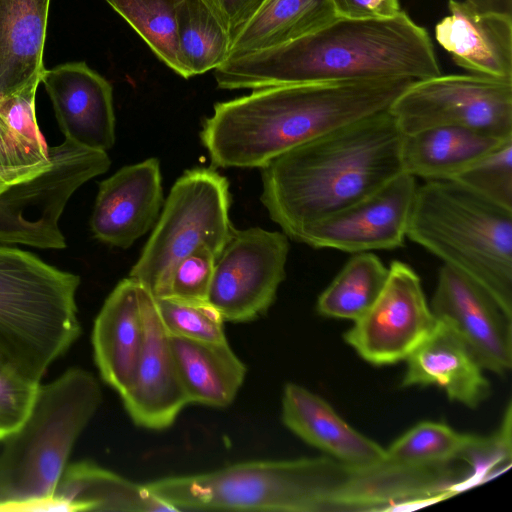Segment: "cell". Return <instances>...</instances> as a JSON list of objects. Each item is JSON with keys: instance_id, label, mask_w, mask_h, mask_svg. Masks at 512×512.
<instances>
[{"instance_id": "1", "label": "cell", "mask_w": 512, "mask_h": 512, "mask_svg": "<svg viewBox=\"0 0 512 512\" xmlns=\"http://www.w3.org/2000/svg\"><path fill=\"white\" fill-rule=\"evenodd\" d=\"M441 75L425 28L404 11L389 18L337 17L292 42L230 57L214 69L221 89Z\"/></svg>"}, {"instance_id": "2", "label": "cell", "mask_w": 512, "mask_h": 512, "mask_svg": "<svg viewBox=\"0 0 512 512\" xmlns=\"http://www.w3.org/2000/svg\"><path fill=\"white\" fill-rule=\"evenodd\" d=\"M415 80L289 84L218 102L200 139L214 167L262 168L333 129L388 110Z\"/></svg>"}, {"instance_id": "3", "label": "cell", "mask_w": 512, "mask_h": 512, "mask_svg": "<svg viewBox=\"0 0 512 512\" xmlns=\"http://www.w3.org/2000/svg\"><path fill=\"white\" fill-rule=\"evenodd\" d=\"M403 133L389 109L333 129L261 168L260 200L293 240L402 171Z\"/></svg>"}, {"instance_id": "4", "label": "cell", "mask_w": 512, "mask_h": 512, "mask_svg": "<svg viewBox=\"0 0 512 512\" xmlns=\"http://www.w3.org/2000/svg\"><path fill=\"white\" fill-rule=\"evenodd\" d=\"M145 486L174 511H359L365 468L330 456L253 460Z\"/></svg>"}, {"instance_id": "5", "label": "cell", "mask_w": 512, "mask_h": 512, "mask_svg": "<svg viewBox=\"0 0 512 512\" xmlns=\"http://www.w3.org/2000/svg\"><path fill=\"white\" fill-rule=\"evenodd\" d=\"M101 401L98 380L82 368L38 385L26 417L1 441L0 511H43Z\"/></svg>"}, {"instance_id": "6", "label": "cell", "mask_w": 512, "mask_h": 512, "mask_svg": "<svg viewBox=\"0 0 512 512\" xmlns=\"http://www.w3.org/2000/svg\"><path fill=\"white\" fill-rule=\"evenodd\" d=\"M80 277L0 245V362L39 384L81 333Z\"/></svg>"}, {"instance_id": "7", "label": "cell", "mask_w": 512, "mask_h": 512, "mask_svg": "<svg viewBox=\"0 0 512 512\" xmlns=\"http://www.w3.org/2000/svg\"><path fill=\"white\" fill-rule=\"evenodd\" d=\"M406 237L478 281L512 313V210L455 180L425 181Z\"/></svg>"}, {"instance_id": "8", "label": "cell", "mask_w": 512, "mask_h": 512, "mask_svg": "<svg viewBox=\"0 0 512 512\" xmlns=\"http://www.w3.org/2000/svg\"><path fill=\"white\" fill-rule=\"evenodd\" d=\"M110 163L107 152L65 139L43 162L0 167V244L65 248L59 219L68 200Z\"/></svg>"}, {"instance_id": "9", "label": "cell", "mask_w": 512, "mask_h": 512, "mask_svg": "<svg viewBox=\"0 0 512 512\" xmlns=\"http://www.w3.org/2000/svg\"><path fill=\"white\" fill-rule=\"evenodd\" d=\"M226 177L212 168L185 171L172 186L155 227L129 277L154 298L175 266L200 247L219 257L232 237Z\"/></svg>"}, {"instance_id": "10", "label": "cell", "mask_w": 512, "mask_h": 512, "mask_svg": "<svg viewBox=\"0 0 512 512\" xmlns=\"http://www.w3.org/2000/svg\"><path fill=\"white\" fill-rule=\"evenodd\" d=\"M389 111L403 134L458 126L505 140L512 138V81L439 75L412 83Z\"/></svg>"}, {"instance_id": "11", "label": "cell", "mask_w": 512, "mask_h": 512, "mask_svg": "<svg viewBox=\"0 0 512 512\" xmlns=\"http://www.w3.org/2000/svg\"><path fill=\"white\" fill-rule=\"evenodd\" d=\"M288 253L284 232L235 229L216 259L209 291L224 321L249 322L268 311L285 279Z\"/></svg>"}, {"instance_id": "12", "label": "cell", "mask_w": 512, "mask_h": 512, "mask_svg": "<svg viewBox=\"0 0 512 512\" xmlns=\"http://www.w3.org/2000/svg\"><path fill=\"white\" fill-rule=\"evenodd\" d=\"M388 269L375 302L344 334L346 343L373 365L406 360L436 324L418 274L400 261Z\"/></svg>"}, {"instance_id": "13", "label": "cell", "mask_w": 512, "mask_h": 512, "mask_svg": "<svg viewBox=\"0 0 512 512\" xmlns=\"http://www.w3.org/2000/svg\"><path fill=\"white\" fill-rule=\"evenodd\" d=\"M417 187L415 177L401 172L368 196L307 227L296 241L353 254L401 247Z\"/></svg>"}, {"instance_id": "14", "label": "cell", "mask_w": 512, "mask_h": 512, "mask_svg": "<svg viewBox=\"0 0 512 512\" xmlns=\"http://www.w3.org/2000/svg\"><path fill=\"white\" fill-rule=\"evenodd\" d=\"M436 320L449 326L483 369L497 374L512 365V313L482 284L443 264L432 298Z\"/></svg>"}, {"instance_id": "15", "label": "cell", "mask_w": 512, "mask_h": 512, "mask_svg": "<svg viewBox=\"0 0 512 512\" xmlns=\"http://www.w3.org/2000/svg\"><path fill=\"white\" fill-rule=\"evenodd\" d=\"M140 285V284H139ZM145 336L142 352L127 387L119 394L126 412L139 427H170L189 403L153 296L140 285Z\"/></svg>"}, {"instance_id": "16", "label": "cell", "mask_w": 512, "mask_h": 512, "mask_svg": "<svg viewBox=\"0 0 512 512\" xmlns=\"http://www.w3.org/2000/svg\"><path fill=\"white\" fill-rule=\"evenodd\" d=\"M163 203L157 158L124 166L99 183L91 230L99 241L126 249L152 228Z\"/></svg>"}, {"instance_id": "17", "label": "cell", "mask_w": 512, "mask_h": 512, "mask_svg": "<svg viewBox=\"0 0 512 512\" xmlns=\"http://www.w3.org/2000/svg\"><path fill=\"white\" fill-rule=\"evenodd\" d=\"M41 82L65 136L79 146L107 152L115 143L110 83L84 62L45 69Z\"/></svg>"}, {"instance_id": "18", "label": "cell", "mask_w": 512, "mask_h": 512, "mask_svg": "<svg viewBox=\"0 0 512 512\" xmlns=\"http://www.w3.org/2000/svg\"><path fill=\"white\" fill-rule=\"evenodd\" d=\"M449 15L435 27L437 42L473 74L512 81V16L481 12L449 0Z\"/></svg>"}, {"instance_id": "19", "label": "cell", "mask_w": 512, "mask_h": 512, "mask_svg": "<svg viewBox=\"0 0 512 512\" xmlns=\"http://www.w3.org/2000/svg\"><path fill=\"white\" fill-rule=\"evenodd\" d=\"M144 336L140 285L128 277L106 298L92 331L94 360L101 378L119 394L134 375Z\"/></svg>"}, {"instance_id": "20", "label": "cell", "mask_w": 512, "mask_h": 512, "mask_svg": "<svg viewBox=\"0 0 512 512\" xmlns=\"http://www.w3.org/2000/svg\"><path fill=\"white\" fill-rule=\"evenodd\" d=\"M402 386L442 388L451 401L475 408L488 398L490 383L472 352L446 324L436 320L427 338L405 360Z\"/></svg>"}, {"instance_id": "21", "label": "cell", "mask_w": 512, "mask_h": 512, "mask_svg": "<svg viewBox=\"0 0 512 512\" xmlns=\"http://www.w3.org/2000/svg\"><path fill=\"white\" fill-rule=\"evenodd\" d=\"M282 421L303 441L339 461L369 466L386 460L385 448L355 430L322 397L299 384L284 387Z\"/></svg>"}, {"instance_id": "22", "label": "cell", "mask_w": 512, "mask_h": 512, "mask_svg": "<svg viewBox=\"0 0 512 512\" xmlns=\"http://www.w3.org/2000/svg\"><path fill=\"white\" fill-rule=\"evenodd\" d=\"M50 0H0V101L38 86Z\"/></svg>"}, {"instance_id": "23", "label": "cell", "mask_w": 512, "mask_h": 512, "mask_svg": "<svg viewBox=\"0 0 512 512\" xmlns=\"http://www.w3.org/2000/svg\"><path fill=\"white\" fill-rule=\"evenodd\" d=\"M44 511H174L145 486L91 461L67 464Z\"/></svg>"}, {"instance_id": "24", "label": "cell", "mask_w": 512, "mask_h": 512, "mask_svg": "<svg viewBox=\"0 0 512 512\" xmlns=\"http://www.w3.org/2000/svg\"><path fill=\"white\" fill-rule=\"evenodd\" d=\"M506 140L458 126L404 134L400 148L402 171L425 181L449 180Z\"/></svg>"}, {"instance_id": "25", "label": "cell", "mask_w": 512, "mask_h": 512, "mask_svg": "<svg viewBox=\"0 0 512 512\" xmlns=\"http://www.w3.org/2000/svg\"><path fill=\"white\" fill-rule=\"evenodd\" d=\"M169 338L189 403L229 406L244 382L246 366L228 341L209 343L172 335Z\"/></svg>"}, {"instance_id": "26", "label": "cell", "mask_w": 512, "mask_h": 512, "mask_svg": "<svg viewBox=\"0 0 512 512\" xmlns=\"http://www.w3.org/2000/svg\"><path fill=\"white\" fill-rule=\"evenodd\" d=\"M335 18L332 0H265L232 40L228 58L292 42Z\"/></svg>"}, {"instance_id": "27", "label": "cell", "mask_w": 512, "mask_h": 512, "mask_svg": "<svg viewBox=\"0 0 512 512\" xmlns=\"http://www.w3.org/2000/svg\"><path fill=\"white\" fill-rule=\"evenodd\" d=\"M493 451V438L463 434L438 422H422L386 449V459L404 465L461 461L480 467Z\"/></svg>"}, {"instance_id": "28", "label": "cell", "mask_w": 512, "mask_h": 512, "mask_svg": "<svg viewBox=\"0 0 512 512\" xmlns=\"http://www.w3.org/2000/svg\"><path fill=\"white\" fill-rule=\"evenodd\" d=\"M389 269L371 252L354 253L317 300L319 314L355 321L381 293Z\"/></svg>"}, {"instance_id": "29", "label": "cell", "mask_w": 512, "mask_h": 512, "mask_svg": "<svg viewBox=\"0 0 512 512\" xmlns=\"http://www.w3.org/2000/svg\"><path fill=\"white\" fill-rule=\"evenodd\" d=\"M177 39L187 78L216 69L228 59L231 38L202 0H179Z\"/></svg>"}, {"instance_id": "30", "label": "cell", "mask_w": 512, "mask_h": 512, "mask_svg": "<svg viewBox=\"0 0 512 512\" xmlns=\"http://www.w3.org/2000/svg\"><path fill=\"white\" fill-rule=\"evenodd\" d=\"M137 32L154 54L175 73L186 77L177 39L179 0H106Z\"/></svg>"}, {"instance_id": "31", "label": "cell", "mask_w": 512, "mask_h": 512, "mask_svg": "<svg viewBox=\"0 0 512 512\" xmlns=\"http://www.w3.org/2000/svg\"><path fill=\"white\" fill-rule=\"evenodd\" d=\"M154 302L169 335L209 343L228 341L225 321L210 302L196 303L172 298H154Z\"/></svg>"}, {"instance_id": "32", "label": "cell", "mask_w": 512, "mask_h": 512, "mask_svg": "<svg viewBox=\"0 0 512 512\" xmlns=\"http://www.w3.org/2000/svg\"><path fill=\"white\" fill-rule=\"evenodd\" d=\"M451 180L512 210V138L479 158Z\"/></svg>"}, {"instance_id": "33", "label": "cell", "mask_w": 512, "mask_h": 512, "mask_svg": "<svg viewBox=\"0 0 512 512\" xmlns=\"http://www.w3.org/2000/svg\"><path fill=\"white\" fill-rule=\"evenodd\" d=\"M216 259L209 248H198L175 266L163 291L156 298H172L196 303L209 302Z\"/></svg>"}, {"instance_id": "34", "label": "cell", "mask_w": 512, "mask_h": 512, "mask_svg": "<svg viewBox=\"0 0 512 512\" xmlns=\"http://www.w3.org/2000/svg\"><path fill=\"white\" fill-rule=\"evenodd\" d=\"M36 85L29 86L0 101V118L8 128L35 152L46 156L49 146L44 142L36 121Z\"/></svg>"}, {"instance_id": "35", "label": "cell", "mask_w": 512, "mask_h": 512, "mask_svg": "<svg viewBox=\"0 0 512 512\" xmlns=\"http://www.w3.org/2000/svg\"><path fill=\"white\" fill-rule=\"evenodd\" d=\"M39 384L0 362V442L22 423Z\"/></svg>"}, {"instance_id": "36", "label": "cell", "mask_w": 512, "mask_h": 512, "mask_svg": "<svg viewBox=\"0 0 512 512\" xmlns=\"http://www.w3.org/2000/svg\"><path fill=\"white\" fill-rule=\"evenodd\" d=\"M215 14L231 38L240 32L244 25L260 8L265 0H202Z\"/></svg>"}, {"instance_id": "37", "label": "cell", "mask_w": 512, "mask_h": 512, "mask_svg": "<svg viewBox=\"0 0 512 512\" xmlns=\"http://www.w3.org/2000/svg\"><path fill=\"white\" fill-rule=\"evenodd\" d=\"M337 17L349 19L389 18L402 10L399 2L383 0H332Z\"/></svg>"}, {"instance_id": "38", "label": "cell", "mask_w": 512, "mask_h": 512, "mask_svg": "<svg viewBox=\"0 0 512 512\" xmlns=\"http://www.w3.org/2000/svg\"><path fill=\"white\" fill-rule=\"evenodd\" d=\"M49 156H43L19 139L0 118V167L37 164Z\"/></svg>"}, {"instance_id": "39", "label": "cell", "mask_w": 512, "mask_h": 512, "mask_svg": "<svg viewBox=\"0 0 512 512\" xmlns=\"http://www.w3.org/2000/svg\"><path fill=\"white\" fill-rule=\"evenodd\" d=\"M481 12H492L512 16V0H464Z\"/></svg>"}, {"instance_id": "40", "label": "cell", "mask_w": 512, "mask_h": 512, "mask_svg": "<svg viewBox=\"0 0 512 512\" xmlns=\"http://www.w3.org/2000/svg\"><path fill=\"white\" fill-rule=\"evenodd\" d=\"M383 1H386V2H399V0H383Z\"/></svg>"}]
</instances>
